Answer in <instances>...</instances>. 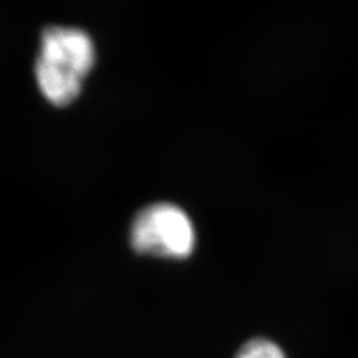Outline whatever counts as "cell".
<instances>
[{
    "label": "cell",
    "mask_w": 358,
    "mask_h": 358,
    "mask_svg": "<svg viewBox=\"0 0 358 358\" xmlns=\"http://www.w3.org/2000/svg\"><path fill=\"white\" fill-rule=\"evenodd\" d=\"M129 242L142 255L185 260L196 250L197 233L184 208L172 201H155L133 217Z\"/></svg>",
    "instance_id": "2"
},
{
    "label": "cell",
    "mask_w": 358,
    "mask_h": 358,
    "mask_svg": "<svg viewBox=\"0 0 358 358\" xmlns=\"http://www.w3.org/2000/svg\"><path fill=\"white\" fill-rule=\"evenodd\" d=\"M97 62L90 33L80 27L48 26L41 33L35 80L41 96L55 108L72 105Z\"/></svg>",
    "instance_id": "1"
},
{
    "label": "cell",
    "mask_w": 358,
    "mask_h": 358,
    "mask_svg": "<svg viewBox=\"0 0 358 358\" xmlns=\"http://www.w3.org/2000/svg\"><path fill=\"white\" fill-rule=\"evenodd\" d=\"M234 358H288L276 342L266 338L246 341L238 350Z\"/></svg>",
    "instance_id": "3"
}]
</instances>
